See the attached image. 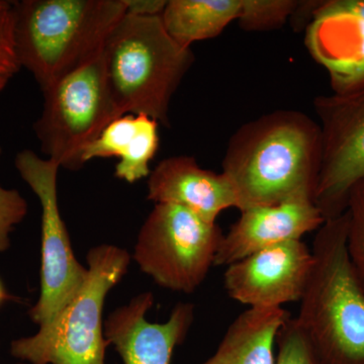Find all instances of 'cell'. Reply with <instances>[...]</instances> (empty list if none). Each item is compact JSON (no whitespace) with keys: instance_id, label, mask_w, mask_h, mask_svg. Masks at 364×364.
<instances>
[{"instance_id":"cell-1","label":"cell","mask_w":364,"mask_h":364,"mask_svg":"<svg viewBox=\"0 0 364 364\" xmlns=\"http://www.w3.org/2000/svg\"><path fill=\"white\" fill-rule=\"evenodd\" d=\"M322 162L320 124L279 109L235 132L223 160L240 212L294 200L314 202Z\"/></svg>"},{"instance_id":"cell-2","label":"cell","mask_w":364,"mask_h":364,"mask_svg":"<svg viewBox=\"0 0 364 364\" xmlns=\"http://www.w3.org/2000/svg\"><path fill=\"white\" fill-rule=\"evenodd\" d=\"M126 0L13 1L16 57L41 90L97 57Z\"/></svg>"},{"instance_id":"cell-3","label":"cell","mask_w":364,"mask_h":364,"mask_svg":"<svg viewBox=\"0 0 364 364\" xmlns=\"http://www.w3.org/2000/svg\"><path fill=\"white\" fill-rule=\"evenodd\" d=\"M102 58L117 116L145 114L168 128L170 102L195 55L170 37L161 16L124 14Z\"/></svg>"},{"instance_id":"cell-4","label":"cell","mask_w":364,"mask_h":364,"mask_svg":"<svg viewBox=\"0 0 364 364\" xmlns=\"http://www.w3.org/2000/svg\"><path fill=\"white\" fill-rule=\"evenodd\" d=\"M348 215L327 220L296 320L324 364H364V289L347 249Z\"/></svg>"},{"instance_id":"cell-5","label":"cell","mask_w":364,"mask_h":364,"mask_svg":"<svg viewBox=\"0 0 364 364\" xmlns=\"http://www.w3.org/2000/svg\"><path fill=\"white\" fill-rule=\"evenodd\" d=\"M86 261L87 277L77 294L50 324L11 342L14 358L28 364H105V301L128 272L131 255L102 244L88 251Z\"/></svg>"},{"instance_id":"cell-6","label":"cell","mask_w":364,"mask_h":364,"mask_svg":"<svg viewBox=\"0 0 364 364\" xmlns=\"http://www.w3.org/2000/svg\"><path fill=\"white\" fill-rule=\"evenodd\" d=\"M43 95V112L33 124L41 151L61 168H82L85 151L119 117L105 80L102 53Z\"/></svg>"},{"instance_id":"cell-7","label":"cell","mask_w":364,"mask_h":364,"mask_svg":"<svg viewBox=\"0 0 364 364\" xmlns=\"http://www.w3.org/2000/svg\"><path fill=\"white\" fill-rule=\"evenodd\" d=\"M224 233L186 208L156 203L141 227L134 260L158 286L193 293L215 265Z\"/></svg>"},{"instance_id":"cell-8","label":"cell","mask_w":364,"mask_h":364,"mask_svg":"<svg viewBox=\"0 0 364 364\" xmlns=\"http://www.w3.org/2000/svg\"><path fill=\"white\" fill-rule=\"evenodd\" d=\"M14 165L42 208L40 296L28 314L33 323L43 327L77 294L87 277V268L76 259L60 213L58 163L26 149L16 154Z\"/></svg>"},{"instance_id":"cell-9","label":"cell","mask_w":364,"mask_h":364,"mask_svg":"<svg viewBox=\"0 0 364 364\" xmlns=\"http://www.w3.org/2000/svg\"><path fill=\"white\" fill-rule=\"evenodd\" d=\"M322 134V162L314 203L326 221L346 212L364 177V85L314 102Z\"/></svg>"},{"instance_id":"cell-10","label":"cell","mask_w":364,"mask_h":364,"mask_svg":"<svg viewBox=\"0 0 364 364\" xmlns=\"http://www.w3.org/2000/svg\"><path fill=\"white\" fill-rule=\"evenodd\" d=\"M313 264L312 249L301 240L287 242L227 267L225 289L248 308H282L303 298Z\"/></svg>"},{"instance_id":"cell-11","label":"cell","mask_w":364,"mask_h":364,"mask_svg":"<svg viewBox=\"0 0 364 364\" xmlns=\"http://www.w3.org/2000/svg\"><path fill=\"white\" fill-rule=\"evenodd\" d=\"M153 305L154 296L146 291L116 309L105 322V339L124 364H170L176 347L188 336L195 320L193 304H177L164 323L146 318Z\"/></svg>"},{"instance_id":"cell-12","label":"cell","mask_w":364,"mask_h":364,"mask_svg":"<svg viewBox=\"0 0 364 364\" xmlns=\"http://www.w3.org/2000/svg\"><path fill=\"white\" fill-rule=\"evenodd\" d=\"M326 222L317 205L309 200H287L248 208L223 237L215 265L229 267L264 249L301 240Z\"/></svg>"},{"instance_id":"cell-13","label":"cell","mask_w":364,"mask_h":364,"mask_svg":"<svg viewBox=\"0 0 364 364\" xmlns=\"http://www.w3.org/2000/svg\"><path fill=\"white\" fill-rule=\"evenodd\" d=\"M147 198L186 208L215 224L222 212L237 208L233 186L223 172L202 168L195 157L174 156L158 163L148 179Z\"/></svg>"},{"instance_id":"cell-14","label":"cell","mask_w":364,"mask_h":364,"mask_svg":"<svg viewBox=\"0 0 364 364\" xmlns=\"http://www.w3.org/2000/svg\"><path fill=\"white\" fill-rule=\"evenodd\" d=\"M306 46L313 56L337 75L364 54V0H336L317 4Z\"/></svg>"},{"instance_id":"cell-15","label":"cell","mask_w":364,"mask_h":364,"mask_svg":"<svg viewBox=\"0 0 364 364\" xmlns=\"http://www.w3.org/2000/svg\"><path fill=\"white\" fill-rule=\"evenodd\" d=\"M159 123L145 114H126L114 119L83 154L86 164L93 159L117 157V178L129 183L151 174L150 162L159 147Z\"/></svg>"},{"instance_id":"cell-16","label":"cell","mask_w":364,"mask_h":364,"mask_svg":"<svg viewBox=\"0 0 364 364\" xmlns=\"http://www.w3.org/2000/svg\"><path fill=\"white\" fill-rule=\"evenodd\" d=\"M289 317L284 308H248L228 327L215 353L200 364H274L277 333Z\"/></svg>"},{"instance_id":"cell-17","label":"cell","mask_w":364,"mask_h":364,"mask_svg":"<svg viewBox=\"0 0 364 364\" xmlns=\"http://www.w3.org/2000/svg\"><path fill=\"white\" fill-rule=\"evenodd\" d=\"M242 0H169L161 20L177 44L191 48L198 41L218 37L240 16Z\"/></svg>"},{"instance_id":"cell-18","label":"cell","mask_w":364,"mask_h":364,"mask_svg":"<svg viewBox=\"0 0 364 364\" xmlns=\"http://www.w3.org/2000/svg\"><path fill=\"white\" fill-rule=\"evenodd\" d=\"M299 4L294 0H242L237 21L242 30L249 32L274 30L296 13Z\"/></svg>"},{"instance_id":"cell-19","label":"cell","mask_w":364,"mask_h":364,"mask_svg":"<svg viewBox=\"0 0 364 364\" xmlns=\"http://www.w3.org/2000/svg\"><path fill=\"white\" fill-rule=\"evenodd\" d=\"M274 364H324L296 318L289 317L277 336Z\"/></svg>"},{"instance_id":"cell-20","label":"cell","mask_w":364,"mask_h":364,"mask_svg":"<svg viewBox=\"0 0 364 364\" xmlns=\"http://www.w3.org/2000/svg\"><path fill=\"white\" fill-rule=\"evenodd\" d=\"M347 249L352 267L364 289V177L352 188L346 208Z\"/></svg>"},{"instance_id":"cell-21","label":"cell","mask_w":364,"mask_h":364,"mask_svg":"<svg viewBox=\"0 0 364 364\" xmlns=\"http://www.w3.org/2000/svg\"><path fill=\"white\" fill-rule=\"evenodd\" d=\"M2 148L0 146V156ZM28 215V203L20 191L0 186V253L11 247V234Z\"/></svg>"},{"instance_id":"cell-22","label":"cell","mask_w":364,"mask_h":364,"mask_svg":"<svg viewBox=\"0 0 364 364\" xmlns=\"http://www.w3.org/2000/svg\"><path fill=\"white\" fill-rule=\"evenodd\" d=\"M21 66L14 36L13 1L0 2V77L13 78Z\"/></svg>"},{"instance_id":"cell-23","label":"cell","mask_w":364,"mask_h":364,"mask_svg":"<svg viewBox=\"0 0 364 364\" xmlns=\"http://www.w3.org/2000/svg\"><path fill=\"white\" fill-rule=\"evenodd\" d=\"M331 85L334 92H342L364 85V54L360 59L337 75L331 76Z\"/></svg>"},{"instance_id":"cell-24","label":"cell","mask_w":364,"mask_h":364,"mask_svg":"<svg viewBox=\"0 0 364 364\" xmlns=\"http://www.w3.org/2000/svg\"><path fill=\"white\" fill-rule=\"evenodd\" d=\"M167 1L164 0H126L127 13L135 16H161Z\"/></svg>"},{"instance_id":"cell-25","label":"cell","mask_w":364,"mask_h":364,"mask_svg":"<svg viewBox=\"0 0 364 364\" xmlns=\"http://www.w3.org/2000/svg\"><path fill=\"white\" fill-rule=\"evenodd\" d=\"M13 299V296L7 293L6 287H4V284H2L1 280H0V306L4 305L6 301Z\"/></svg>"},{"instance_id":"cell-26","label":"cell","mask_w":364,"mask_h":364,"mask_svg":"<svg viewBox=\"0 0 364 364\" xmlns=\"http://www.w3.org/2000/svg\"><path fill=\"white\" fill-rule=\"evenodd\" d=\"M9 79L6 77H0V92L6 87L7 83H9Z\"/></svg>"},{"instance_id":"cell-27","label":"cell","mask_w":364,"mask_h":364,"mask_svg":"<svg viewBox=\"0 0 364 364\" xmlns=\"http://www.w3.org/2000/svg\"><path fill=\"white\" fill-rule=\"evenodd\" d=\"M16 364H26V363H16Z\"/></svg>"},{"instance_id":"cell-28","label":"cell","mask_w":364,"mask_h":364,"mask_svg":"<svg viewBox=\"0 0 364 364\" xmlns=\"http://www.w3.org/2000/svg\"><path fill=\"white\" fill-rule=\"evenodd\" d=\"M0 2H1V0H0Z\"/></svg>"}]
</instances>
